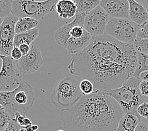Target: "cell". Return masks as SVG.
<instances>
[{
	"instance_id": "24",
	"label": "cell",
	"mask_w": 148,
	"mask_h": 131,
	"mask_svg": "<svg viewBox=\"0 0 148 131\" xmlns=\"http://www.w3.org/2000/svg\"><path fill=\"white\" fill-rule=\"evenodd\" d=\"M80 90L84 95H89L95 91V88L93 83L89 80H82L79 84Z\"/></svg>"
},
{
	"instance_id": "38",
	"label": "cell",
	"mask_w": 148,
	"mask_h": 131,
	"mask_svg": "<svg viewBox=\"0 0 148 131\" xmlns=\"http://www.w3.org/2000/svg\"><path fill=\"white\" fill-rule=\"evenodd\" d=\"M32 129L34 131H37L38 129V126L37 125H32Z\"/></svg>"
},
{
	"instance_id": "41",
	"label": "cell",
	"mask_w": 148,
	"mask_h": 131,
	"mask_svg": "<svg viewBox=\"0 0 148 131\" xmlns=\"http://www.w3.org/2000/svg\"><path fill=\"white\" fill-rule=\"evenodd\" d=\"M58 131H64V130H62V129H59V130H58Z\"/></svg>"
},
{
	"instance_id": "32",
	"label": "cell",
	"mask_w": 148,
	"mask_h": 131,
	"mask_svg": "<svg viewBox=\"0 0 148 131\" xmlns=\"http://www.w3.org/2000/svg\"><path fill=\"white\" fill-rule=\"evenodd\" d=\"M135 131H148V122L142 120L137 125Z\"/></svg>"
},
{
	"instance_id": "36",
	"label": "cell",
	"mask_w": 148,
	"mask_h": 131,
	"mask_svg": "<svg viewBox=\"0 0 148 131\" xmlns=\"http://www.w3.org/2000/svg\"><path fill=\"white\" fill-rule=\"evenodd\" d=\"M32 123L31 120L29 119H28L27 117L25 118L24 122H23V127H26V126H29V125H32Z\"/></svg>"
},
{
	"instance_id": "8",
	"label": "cell",
	"mask_w": 148,
	"mask_h": 131,
	"mask_svg": "<svg viewBox=\"0 0 148 131\" xmlns=\"http://www.w3.org/2000/svg\"><path fill=\"white\" fill-rule=\"evenodd\" d=\"M0 91H10L18 87L23 81V74L11 56H1Z\"/></svg>"
},
{
	"instance_id": "21",
	"label": "cell",
	"mask_w": 148,
	"mask_h": 131,
	"mask_svg": "<svg viewBox=\"0 0 148 131\" xmlns=\"http://www.w3.org/2000/svg\"><path fill=\"white\" fill-rule=\"evenodd\" d=\"M137 58H138V62L134 76L139 79L140 73L148 70V54L137 52Z\"/></svg>"
},
{
	"instance_id": "17",
	"label": "cell",
	"mask_w": 148,
	"mask_h": 131,
	"mask_svg": "<svg viewBox=\"0 0 148 131\" xmlns=\"http://www.w3.org/2000/svg\"><path fill=\"white\" fill-rule=\"evenodd\" d=\"M143 119L136 114H125L120 120L115 131H135L137 125Z\"/></svg>"
},
{
	"instance_id": "15",
	"label": "cell",
	"mask_w": 148,
	"mask_h": 131,
	"mask_svg": "<svg viewBox=\"0 0 148 131\" xmlns=\"http://www.w3.org/2000/svg\"><path fill=\"white\" fill-rule=\"evenodd\" d=\"M129 19L137 25H142L148 20L147 10L136 0H128Z\"/></svg>"
},
{
	"instance_id": "26",
	"label": "cell",
	"mask_w": 148,
	"mask_h": 131,
	"mask_svg": "<svg viewBox=\"0 0 148 131\" xmlns=\"http://www.w3.org/2000/svg\"><path fill=\"white\" fill-rule=\"evenodd\" d=\"M137 38H140V39L148 38V20L142 25H139Z\"/></svg>"
},
{
	"instance_id": "2",
	"label": "cell",
	"mask_w": 148,
	"mask_h": 131,
	"mask_svg": "<svg viewBox=\"0 0 148 131\" xmlns=\"http://www.w3.org/2000/svg\"><path fill=\"white\" fill-rule=\"evenodd\" d=\"M59 115L67 131H115L124 112L107 91L95 89Z\"/></svg>"
},
{
	"instance_id": "3",
	"label": "cell",
	"mask_w": 148,
	"mask_h": 131,
	"mask_svg": "<svg viewBox=\"0 0 148 131\" xmlns=\"http://www.w3.org/2000/svg\"><path fill=\"white\" fill-rule=\"evenodd\" d=\"M36 101L34 88L27 81H22L16 89L0 92V104L13 119L16 113L26 115Z\"/></svg>"
},
{
	"instance_id": "16",
	"label": "cell",
	"mask_w": 148,
	"mask_h": 131,
	"mask_svg": "<svg viewBox=\"0 0 148 131\" xmlns=\"http://www.w3.org/2000/svg\"><path fill=\"white\" fill-rule=\"evenodd\" d=\"M55 10L60 18L70 19L76 16L77 6L74 0H59L56 4Z\"/></svg>"
},
{
	"instance_id": "40",
	"label": "cell",
	"mask_w": 148,
	"mask_h": 131,
	"mask_svg": "<svg viewBox=\"0 0 148 131\" xmlns=\"http://www.w3.org/2000/svg\"><path fill=\"white\" fill-rule=\"evenodd\" d=\"M34 1H46L48 0H34Z\"/></svg>"
},
{
	"instance_id": "28",
	"label": "cell",
	"mask_w": 148,
	"mask_h": 131,
	"mask_svg": "<svg viewBox=\"0 0 148 131\" xmlns=\"http://www.w3.org/2000/svg\"><path fill=\"white\" fill-rule=\"evenodd\" d=\"M84 31H85V29H84L83 27L75 26L72 29L70 35H71V37H79L83 35Z\"/></svg>"
},
{
	"instance_id": "31",
	"label": "cell",
	"mask_w": 148,
	"mask_h": 131,
	"mask_svg": "<svg viewBox=\"0 0 148 131\" xmlns=\"http://www.w3.org/2000/svg\"><path fill=\"white\" fill-rule=\"evenodd\" d=\"M11 57L15 60V61H18V60L20 59L23 57L22 53L21 52L18 47H14L11 52Z\"/></svg>"
},
{
	"instance_id": "5",
	"label": "cell",
	"mask_w": 148,
	"mask_h": 131,
	"mask_svg": "<svg viewBox=\"0 0 148 131\" xmlns=\"http://www.w3.org/2000/svg\"><path fill=\"white\" fill-rule=\"evenodd\" d=\"M140 81V79L132 76L121 87L107 91V93L121 105L124 114L128 113L137 114V107L144 102L145 97L141 94L139 90Z\"/></svg>"
},
{
	"instance_id": "25",
	"label": "cell",
	"mask_w": 148,
	"mask_h": 131,
	"mask_svg": "<svg viewBox=\"0 0 148 131\" xmlns=\"http://www.w3.org/2000/svg\"><path fill=\"white\" fill-rule=\"evenodd\" d=\"M137 52L143 53L144 54H148V38L140 39L136 38L133 43Z\"/></svg>"
},
{
	"instance_id": "11",
	"label": "cell",
	"mask_w": 148,
	"mask_h": 131,
	"mask_svg": "<svg viewBox=\"0 0 148 131\" xmlns=\"http://www.w3.org/2000/svg\"><path fill=\"white\" fill-rule=\"evenodd\" d=\"M16 63L22 73L30 74L36 72L44 63L40 47L37 44H31L30 52L16 61Z\"/></svg>"
},
{
	"instance_id": "14",
	"label": "cell",
	"mask_w": 148,
	"mask_h": 131,
	"mask_svg": "<svg viewBox=\"0 0 148 131\" xmlns=\"http://www.w3.org/2000/svg\"><path fill=\"white\" fill-rule=\"evenodd\" d=\"M92 35L88 32L86 30L82 37H71L67 42V51L71 55L83 51L90 45L92 40Z\"/></svg>"
},
{
	"instance_id": "39",
	"label": "cell",
	"mask_w": 148,
	"mask_h": 131,
	"mask_svg": "<svg viewBox=\"0 0 148 131\" xmlns=\"http://www.w3.org/2000/svg\"><path fill=\"white\" fill-rule=\"evenodd\" d=\"M20 131H27V130L25 128V127H22V128L20 129Z\"/></svg>"
},
{
	"instance_id": "6",
	"label": "cell",
	"mask_w": 148,
	"mask_h": 131,
	"mask_svg": "<svg viewBox=\"0 0 148 131\" xmlns=\"http://www.w3.org/2000/svg\"><path fill=\"white\" fill-rule=\"evenodd\" d=\"M59 0H48L46 1H37L34 0H14L12 13L15 16L31 17L37 20H42L49 13L56 10V4Z\"/></svg>"
},
{
	"instance_id": "29",
	"label": "cell",
	"mask_w": 148,
	"mask_h": 131,
	"mask_svg": "<svg viewBox=\"0 0 148 131\" xmlns=\"http://www.w3.org/2000/svg\"><path fill=\"white\" fill-rule=\"evenodd\" d=\"M21 126L17 122L16 119H12L8 127L3 131H20Z\"/></svg>"
},
{
	"instance_id": "13",
	"label": "cell",
	"mask_w": 148,
	"mask_h": 131,
	"mask_svg": "<svg viewBox=\"0 0 148 131\" xmlns=\"http://www.w3.org/2000/svg\"><path fill=\"white\" fill-rule=\"evenodd\" d=\"M87 15L86 13H82L77 12L75 19L71 23H66L64 25L56 31L55 32V40L56 42L64 48L66 49L67 42L71 37V31L73 28L75 26L83 27L85 17Z\"/></svg>"
},
{
	"instance_id": "35",
	"label": "cell",
	"mask_w": 148,
	"mask_h": 131,
	"mask_svg": "<svg viewBox=\"0 0 148 131\" xmlns=\"http://www.w3.org/2000/svg\"><path fill=\"white\" fill-rule=\"evenodd\" d=\"M136 1L148 10V0H136Z\"/></svg>"
},
{
	"instance_id": "10",
	"label": "cell",
	"mask_w": 148,
	"mask_h": 131,
	"mask_svg": "<svg viewBox=\"0 0 148 131\" xmlns=\"http://www.w3.org/2000/svg\"><path fill=\"white\" fill-rule=\"evenodd\" d=\"M110 16L99 5L91 11L85 17L83 27L92 36L106 34V28Z\"/></svg>"
},
{
	"instance_id": "18",
	"label": "cell",
	"mask_w": 148,
	"mask_h": 131,
	"mask_svg": "<svg viewBox=\"0 0 148 131\" xmlns=\"http://www.w3.org/2000/svg\"><path fill=\"white\" fill-rule=\"evenodd\" d=\"M39 34V30L37 28H35L25 32L16 34L14 39V47H18L21 44H26L31 45L36 39Z\"/></svg>"
},
{
	"instance_id": "23",
	"label": "cell",
	"mask_w": 148,
	"mask_h": 131,
	"mask_svg": "<svg viewBox=\"0 0 148 131\" xmlns=\"http://www.w3.org/2000/svg\"><path fill=\"white\" fill-rule=\"evenodd\" d=\"M12 119L6 109L3 106H0V131H3L8 127Z\"/></svg>"
},
{
	"instance_id": "22",
	"label": "cell",
	"mask_w": 148,
	"mask_h": 131,
	"mask_svg": "<svg viewBox=\"0 0 148 131\" xmlns=\"http://www.w3.org/2000/svg\"><path fill=\"white\" fill-rule=\"evenodd\" d=\"M14 0H0V19L1 22L4 18L12 13Z\"/></svg>"
},
{
	"instance_id": "4",
	"label": "cell",
	"mask_w": 148,
	"mask_h": 131,
	"mask_svg": "<svg viewBox=\"0 0 148 131\" xmlns=\"http://www.w3.org/2000/svg\"><path fill=\"white\" fill-rule=\"evenodd\" d=\"M80 78L68 74L54 86L51 95V102L55 107L64 110L73 107L83 96L80 90Z\"/></svg>"
},
{
	"instance_id": "19",
	"label": "cell",
	"mask_w": 148,
	"mask_h": 131,
	"mask_svg": "<svg viewBox=\"0 0 148 131\" xmlns=\"http://www.w3.org/2000/svg\"><path fill=\"white\" fill-rule=\"evenodd\" d=\"M38 24V20L31 17L19 18L15 26V32L20 34L25 32L36 28Z\"/></svg>"
},
{
	"instance_id": "9",
	"label": "cell",
	"mask_w": 148,
	"mask_h": 131,
	"mask_svg": "<svg viewBox=\"0 0 148 131\" xmlns=\"http://www.w3.org/2000/svg\"><path fill=\"white\" fill-rule=\"evenodd\" d=\"M19 18L12 13L6 16L2 20L0 26V54L11 56L14 48V39L16 35L15 26Z\"/></svg>"
},
{
	"instance_id": "1",
	"label": "cell",
	"mask_w": 148,
	"mask_h": 131,
	"mask_svg": "<svg viewBox=\"0 0 148 131\" xmlns=\"http://www.w3.org/2000/svg\"><path fill=\"white\" fill-rule=\"evenodd\" d=\"M72 56L69 73L89 80L95 89L104 91L121 87L134 76L138 62L133 44L120 42L106 34L93 36L85 49Z\"/></svg>"
},
{
	"instance_id": "33",
	"label": "cell",
	"mask_w": 148,
	"mask_h": 131,
	"mask_svg": "<svg viewBox=\"0 0 148 131\" xmlns=\"http://www.w3.org/2000/svg\"><path fill=\"white\" fill-rule=\"evenodd\" d=\"M30 45H28L26 44H21L18 48L20 49V50L21 52L22 53L23 56L27 55L28 53H29L30 51Z\"/></svg>"
},
{
	"instance_id": "42",
	"label": "cell",
	"mask_w": 148,
	"mask_h": 131,
	"mask_svg": "<svg viewBox=\"0 0 148 131\" xmlns=\"http://www.w3.org/2000/svg\"><path fill=\"white\" fill-rule=\"evenodd\" d=\"M147 122H148V119H147Z\"/></svg>"
},
{
	"instance_id": "20",
	"label": "cell",
	"mask_w": 148,
	"mask_h": 131,
	"mask_svg": "<svg viewBox=\"0 0 148 131\" xmlns=\"http://www.w3.org/2000/svg\"><path fill=\"white\" fill-rule=\"evenodd\" d=\"M101 0H74L77 6V12L88 13L99 6Z\"/></svg>"
},
{
	"instance_id": "7",
	"label": "cell",
	"mask_w": 148,
	"mask_h": 131,
	"mask_svg": "<svg viewBox=\"0 0 148 131\" xmlns=\"http://www.w3.org/2000/svg\"><path fill=\"white\" fill-rule=\"evenodd\" d=\"M139 25L129 19L110 18L106 28V34L124 43L133 44L137 38Z\"/></svg>"
},
{
	"instance_id": "30",
	"label": "cell",
	"mask_w": 148,
	"mask_h": 131,
	"mask_svg": "<svg viewBox=\"0 0 148 131\" xmlns=\"http://www.w3.org/2000/svg\"><path fill=\"white\" fill-rule=\"evenodd\" d=\"M140 93L144 97H148V81L141 80L139 84Z\"/></svg>"
},
{
	"instance_id": "34",
	"label": "cell",
	"mask_w": 148,
	"mask_h": 131,
	"mask_svg": "<svg viewBox=\"0 0 148 131\" xmlns=\"http://www.w3.org/2000/svg\"><path fill=\"white\" fill-rule=\"evenodd\" d=\"M139 79L140 80H144L148 81V70L144 71L140 73L139 75Z\"/></svg>"
},
{
	"instance_id": "27",
	"label": "cell",
	"mask_w": 148,
	"mask_h": 131,
	"mask_svg": "<svg viewBox=\"0 0 148 131\" xmlns=\"http://www.w3.org/2000/svg\"><path fill=\"white\" fill-rule=\"evenodd\" d=\"M137 114L144 119H148V103L143 102L137 108Z\"/></svg>"
},
{
	"instance_id": "37",
	"label": "cell",
	"mask_w": 148,
	"mask_h": 131,
	"mask_svg": "<svg viewBox=\"0 0 148 131\" xmlns=\"http://www.w3.org/2000/svg\"><path fill=\"white\" fill-rule=\"evenodd\" d=\"M32 125L33 124L29 125V126H28L25 127V128L27 130V131H34V130L32 129Z\"/></svg>"
},
{
	"instance_id": "12",
	"label": "cell",
	"mask_w": 148,
	"mask_h": 131,
	"mask_svg": "<svg viewBox=\"0 0 148 131\" xmlns=\"http://www.w3.org/2000/svg\"><path fill=\"white\" fill-rule=\"evenodd\" d=\"M100 5L111 18H129L128 0H101Z\"/></svg>"
},
{
	"instance_id": "43",
	"label": "cell",
	"mask_w": 148,
	"mask_h": 131,
	"mask_svg": "<svg viewBox=\"0 0 148 131\" xmlns=\"http://www.w3.org/2000/svg\"><path fill=\"white\" fill-rule=\"evenodd\" d=\"M147 12H148V10H147Z\"/></svg>"
}]
</instances>
